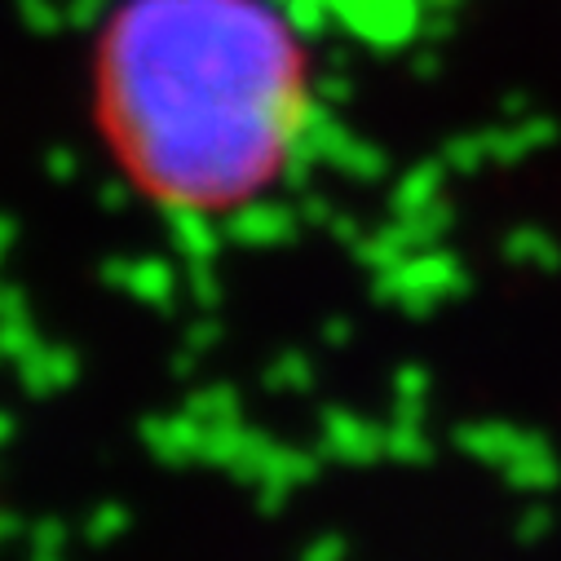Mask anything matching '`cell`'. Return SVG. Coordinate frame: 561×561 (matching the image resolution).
<instances>
[{"mask_svg": "<svg viewBox=\"0 0 561 561\" xmlns=\"http://www.w3.org/2000/svg\"><path fill=\"white\" fill-rule=\"evenodd\" d=\"M89 119L137 199L226 221L301 164L314 62L278 0H111L89 41Z\"/></svg>", "mask_w": 561, "mask_h": 561, "instance_id": "obj_1", "label": "cell"}]
</instances>
